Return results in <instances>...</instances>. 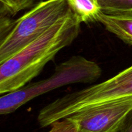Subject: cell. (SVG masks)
<instances>
[{
	"label": "cell",
	"mask_w": 132,
	"mask_h": 132,
	"mask_svg": "<svg viewBox=\"0 0 132 132\" xmlns=\"http://www.w3.org/2000/svg\"><path fill=\"white\" fill-rule=\"evenodd\" d=\"M36 0H0V15L13 16L32 6Z\"/></svg>",
	"instance_id": "9c48e42d"
},
{
	"label": "cell",
	"mask_w": 132,
	"mask_h": 132,
	"mask_svg": "<svg viewBox=\"0 0 132 132\" xmlns=\"http://www.w3.org/2000/svg\"><path fill=\"white\" fill-rule=\"evenodd\" d=\"M48 132H79L77 123L69 117L58 120L50 125Z\"/></svg>",
	"instance_id": "30bf717a"
},
{
	"label": "cell",
	"mask_w": 132,
	"mask_h": 132,
	"mask_svg": "<svg viewBox=\"0 0 132 132\" xmlns=\"http://www.w3.org/2000/svg\"><path fill=\"white\" fill-rule=\"evenodd\" d=\"M131 110L132 96H128L82 109L68 117L77 123L79 132H121Z\"/></svg>",
	"instance_id": "5b68a950"
},
{
	"label": "cell",
	"mask_w": 132,
	"mask_h": 132,
	"mask_svg": "<svg viewBox=\"0 0 132 132\" xmlns=\"http://www.w3.org/2000/svg\"><path fill=\"white\" fill-rule=\"evenodd\" d=\"M70 12L67 0H45L36 4L15 20L10 33L0 42V63L36 41Z\"/></svg>",
	"instance_id": "277c9868"
},
{
	"label": "cell",
	"mask_w": 132,
	"mask_h": 132,
	"mask_svg": "<svg viewBox=\"0 0 132 132\" xmlns=\"http://www.w3.org/2000/svg\"><path fill=\"white\" fill-rule=\"evenodd\" d=\"M101 72V67L95 62L81 56H72L56 66L50 77L1 95L0 114H9L31 100L54 89L73 84L94 83L99 79Z\"/></svg>",
	"instance_id": "3957f363"
},
{
	"label": "cell",
	"mask_w": 132,
	"mask_h": 132,
	"mask_svg": "<svg viewBox=\"0 0 132 132\" xmlns=\"http://www.w3.org/2000/svg\"><path fill=\"white\" fill-rule=\"evenodd\" d=\"M71 11L81 22L97 21L101 9L98 0H67Z\"/></svg>",
	"instance_id": "52a82bcc"
},
{
	"label": "cell",
	"mask_w": 132,
	"mask_h": 132,
	"mask_svg": "<svg viewBox=\"0 0 132 132\" xmlns=\"http://www.w3.org/2000/svg\"><path fill=\"white\" fill-rule=\"evenodd\" d=\"M101 12L116 15L132 12V0H98Z\"/></svg>",
	"instance_id": "ba28073f"
},
{
	"label": "cell",
	"mask_w": 132,
	"mask_h": 132,
	"mask_svg": "<svg viewBox=\"0 0 132 132\" xmlns=\"http://www.w3.org/2000/svg\"><path fill=\"white\" fill-rule=\"evenodd\" d=\"M128 96H132V66L104 82L66 94L51 102L40 110L37 121L41 128H46L82 109Z\"/></svg>",
	"instance_id": "7a4b0ae2"
},
{
	"label": "cell",
	"mask_w": 132,
	"mask_h": 132,
	"mask_svg": "<svg viewBox=\"0 0 132 132\" xmlns=\"http://www.w3.org/2000/svg\"><path fill=\"white\" fill-rule=\"evenodd\" d=\"M80 23L71 11L36 41L0 63V94L16 91L38 76L47 63L77 37Z\"/></svg>",
	"instance_id": "6da1fadb"
},
{
	"label": "cell",
	"mask_w": 132,
	"mask_h": 132,
	"mask_svg": "<svg viewBox=\"0 0 132 132\" xmlns=\"http://www.w3.org/2000/svg\"><path fill=\"white\" fill-rule=\"evenodd\" d=\"M97 21L110 32L128 45H132V12L109 15L101 12Z\"/></svg>",
	"instance_id": "8992f818"
},
{
	"label": "cell",
	"mask_w": 132,
	"mask_h": 132,
	"mask_svg": "<svg viewBox=\"0 0 132 132\" xmlns=\"http://www.w3.org/2000/svg\"><path fill=\"white\" fill-rule=\"evenodd\" d=\"M121 132H132V110L126 117Z\"/></svg>",
	"instance_id": "8fae6325"
}]
</instances>
